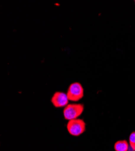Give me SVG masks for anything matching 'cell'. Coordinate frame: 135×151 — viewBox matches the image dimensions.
Instances as JSON below:
<instances>
[{"label": "cell", "mask_w": 135, "mask_h": 151, "mask_svg": "<svg viewBox=\"0 0 135 151\" xmlns=\"http://www.w3.org/2000/svg\"><path fill=\"white\" fill-rule=\"evenodd\" d=\"M130 145L133 150H135V132H133L129 137Z\"/></svg>", "instance_id": "obj_6"}, {"label": "cell", "mask_w": 135, "mask_h": 151, "mask_svg": "<svg viewBox=\"0 0 135 151\" xmlns=\"http://www.w3.org/2000/svg\"><path fill=\"white\" fill-rule=\"evenodd\" d=\"M134 2H135V1H134Z\"/></svg>", "instance_id": "obj_7"}, {"label": "cell", "mask_w": 135, "mask_h": 151, "mask_svg": "<svg viewBox=\"0 0 135 151\" xmlns=\"http://www.w3.org/2000/svg\"><path fill=\"white\" fill-rule=\"evenodd\" d=\"M67 96L69 100L73 102L81 99L84 96V89L81 84L78 82L71 83L69 87Z\"/></svg>", "instance_id": "obj_3"}, {"label": "cell", "mask_w": 135, "mask_h": 151, "mask_svg": "<svg viewBox=\"0 0 135 151\" xmlns=\"http://www.w3.org/2000/svg\"><path fill=\"white\" fill-rule=\"evenodd\" d=\"M84 111L82 104H68L64 108L63 113L66 120L76 119L79 117Z\"/></svg>", "instance_id": "obj_1"}, {"label": "cell", "mask_w": 135, "mask_h": 151, "mask_svg": "<svg viewBox=\"0 0 135 151\" xmlns=\"http://www.w3.org/2000/svg\"><path fill=\"white\" fill-rule=\"evenodd\" d=\"M115 149L116 151H127L129 144L126 140L118 141L115 144Z\"/></svg>", "instance_id": "obj_5"}, {"label": "cell", "mask_w": 135, "mask_h": 151, "mask_svg": "<svg viewBox=\"0 0 135 151\" xmlns=\"http://www.w3.org/2000/svg\"><path fill=\"white\" fill-rule=\"evenodd\" d=\"M69 100L67 94L63 92H56L51 99L52 104L56 108L66 106L69 104Z\"/></svg>", "instance_id": "obj_4"}, {"label": "cell", "mask_w": 135, "mask_h": 151, "mask_svg": "<svg viewBox=\"0 0 135 151\" xmlns=\"http://www.w3.org/2000/svg\"><path fill=\"white\" fill-rule=\"evenodd\" d=\"M67 129L71 135L79 136L85 131V123L79 119L70 120L67 124Z\"/></svg>", "instance_id": "obj_2"}]
</instances>
